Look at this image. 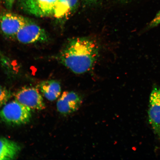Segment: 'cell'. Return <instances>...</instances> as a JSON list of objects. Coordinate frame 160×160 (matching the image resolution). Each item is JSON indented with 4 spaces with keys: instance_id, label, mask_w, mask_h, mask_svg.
<instances>
[{
    "instance_id": "obj_9",
    "label": "cell",
    "mask_w": 160,
    "mask_h": 160,
    "mask_svg": "<svg viewBox=\"0 0 160 160\" xmlns=\"http://www.w3.org/2000/svg\"><path fill=\"white\" fill-rule=\"evenodd\" d=\"M21 150V147L16 142L0 137V160L14 159Z\"/></svg>"
},
{
    "instance_id": "obj_6",
    "label": "cell",
    "mask_w": 160,
    "mask_h": 160,
    "mask_svg": "<svg viewBox=\"0 0 160 160\" xmlns=\"http://www.w3.org/2000/svg\"><path fill=\"white\" fill-rule=\"evenodd\" d=\"M28 19L22 16L12 13L2 14L0 15V31L6 37L15 38Z\"/></svg>"
},
{
    "instance_id": "obj_8",
    "label": "cell",
    "mask_w": 160,
    "mask_h": 160,
    "mask_svg": "<svg viewBox=\"0 0 160 160\" xmlns=\"http://www.w3.org/2000/svg\"><path fill=\"white\" fill-rule=\"evenodd\" d=\"M82 102V99L78 93L72 91L64 92L58 100L57 109L62 114L69 115L79 109Z\"/></svg>"
},
{
    "instance_id": "obj_13",
    "label": "cell",
    "mask_w": 160,
    "mask_h": 160,
    "mask_svg": "<svg viewBox=\"0 0 160 160\" xmlns=\"http://www.w3.org/2000/svg\"><path fill=\"white\" fill-rule=\"evenodd\" d=\"M160 25V11L149 23L148 27L153 28Z\"/></svg>"
},
{
    "instance_id": "obj_11",
    "label": "cell",
    "mask_w": 160,
    "mask_h": 160,
    "mask_svg": "<svg viewBox=\"0 0 160 160\" xmlns=\"http://www.w3.org/2000/svg\"><path fill=\"white\" fill-rule=\"evenodd\" d=\"M79 0H58L53 17L58 19L68 17L77 8Z\"/></svg>"
},
{
    "instance_id": "obj_10",
    "label": "cell",
    "mask_w": 160,
    "mask_h": 160,
    "mask_svg": "<svg viewBox=\"0 0 160 160\" xmlns=\"http://www.w3.org/2000/svg\"><path fill=\"white\" fill-rule=\"evenodd\" d=\"M39 89L44 97L50 101H55L61 94V85L55 80L42 82L39 85Z\"/></svg>"
},
{
    "instance_id": "obj_1",
    "label": "cell",
    "mask_w": 160,
    "mask_h": 160,
    "mask_svg": "<svg viewBox=\"0 0 160 160\" xmlns=\"http://www.w3.org/2000/svg\"><path fill=\"white\" fill-rule=\"evenodd\" d=\"M99 51L94 41L86 38L72 39L60 53V62L73 72L81 74L92 68Z\"/></svg>"
},
{
    "instance_id": "obj_16",
    "label": "cell",
    "mask_w": 160,
    "mask_h": 160,
    "mask_svg": "<svg viewBox=\"0 0 160 160\" xmlns=\"http://www.w3.org/2000/svg\"><path fill=\"white\" fill-rule=\"evenodd\" d=\"M120 1H122V2H128L129 1H132V0H120Z\"/></svg>"
},
{
    "instance_id": "obj_17",
    "label": "cell",
    "mask_w": 160,
    "mask_h": 160,
    "mask_svg": "<svg viewBox=\"0 0 160 160\" xmlns=\"http://www.w3.org/2000/svg\"><path fill=\"white\" fill-rule=\"evenodd\" d=\"M0 1H1V0H0Z\"/></svg>"
},
{
    "instance_id": "obj_3",
    "label": "cell",
    "mask_w": 160,
    "mask_h": 160,
    "mask_svg": "<svg viewBox=\"0 0 160 160\" xmlns=\"http://www.w3.org/2000/svg\"><path fill=\"white\" fill-rule=\"evenodd\" d=\"M15 38L22 43L31 44L47 42L49 37L45 30L28 18L17 34Z\"/></svg>"
},
{
    "instance_id": "obj_4",
    "label": "cell",
    "mask_w": 160,
    "mask_h": 160,
    "mask_svg": "<svg viewBox=\"0 0 160 160\" xmlns=\"http://www.w3.org/2000/svg\"><path fill=\"white\" fill-rule=\"evenodd\" d=\"M58 0H21L22 9L30 15L38 17L54 16Z\"/></svg>"
},
{
    "instance_id": "obj_15",
    "label": "cell",
    "mask_w": 160,
    "mask_h": 160,
    "mask_svg": "<svg viewBox=\"0 0 160 160\" xmlns=\"http://www.w3.org/2000/svg\"><path fill=\"white\" fill-rule=\"evenodd\" d=\"M83 1L86 5H92L98 3L99 0H83Z\"/></svg>"
},
{
    "instance_id": "obj_12",
    "label": "cell",
    "mask_w": 160,
    "mask_h": 160,
    "mask_svg": "<svg viewBox=\"0 0 160 160\" xmlns=\"http://www.w3.org/2000/svg\"><path fill=\"white\" fill-rule=\"evenodd\" d=\"M11 96V94L9 90L0 85V107L8 103Z\"/></svg>"
},
{
    "instance_id": "obj_7",
    "label": "cell",
    "mask_w": 160,
    "mask_h": 160,
    "mask_svg": "<svg viewBox=\"0 0 160 160\" xmlns=\"http://www.w3.org/2000/svg\"><path fill=\"white\" fill-rule=\"evenodd\" d=\"M149 121L154 133L160 139V87L152 90L149 100Z\"/></svg>"
},
{
    "instance_id": "obj_5",
    "label": "cell",
    "mask_w": 160,
    "mask_h": 160,
    "mask_svg": "<svg viewBox=\"0 0 160 160\" xmlns=\"http://www.w3.org/2000/svg\"><path fill=\"white\" fill-rule=\"evenodd\" d=\"M15 100L31 110H42L46 106L39 90L33 87L22 88L15 93Z\"/></svg>"
},
{
    "instance_id": "obj_2",
    "label": "cell",
    "mask_w": 160,
    "mask_h": 160,
    "mask_svg": "<svg viewBox=\"0 0 160 160\" xmlns=\"http://www.w3.org/2000/svg\"><path fill=\"white\" fill-rule=\"evenodd\" d=\"M31 117V110L16 100L6 103L0 111V119L9 125L26 124Z\"/></svg>"
},
{
    "instance_id": "obj_14",
    "label": "cell",
    "mask_w": 160,
    "mask_h": 160,
    "mask_svg": "<svg viewBox=\"0 0 160 160\" xmlns=\"http://www.w3.org/2000/svg\"><path fill=\"white\" fill-rule=\"evenodd\" d=\"M15 0H5L6 7L8 9H11L12 7Z\"/></svg>"
}]
</instances>
